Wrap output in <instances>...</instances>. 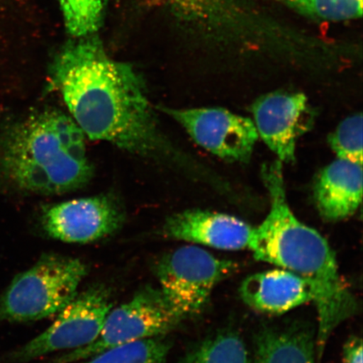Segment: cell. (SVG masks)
<instances>
[{
    "label": "cell",
    "mask_w": 363,
    "mask_h": 363,
    "mask_svg": "<svg viewBox=\"0 0 363 363\" xmlns=\"http://www.w3.org/2000/svg\"><path fill=\"white\" fill-rule=\"evenodd\" d=\"M49 83L86 138L148 160L183 162L159 126L142 77L108 56L97 36L67 43L54 58Z\"/></svg>",
    "instance_id": "6da1fadb"
},
{
    "label": "cell",
    "mask_w": 363,
    "mask_h": 363,
    "mask_svg": "<svg viewBox=\"0 0 363 363\" xmlns=\"http://www.w3.org/2000/svg\"><path fill=\"white\" fill-rule=\"evenodd\" d=\"M262 171L271 207L265 220L254 228L248 249L257 261L291 272L310 286L318 315L316 353L321 357L334 330L356 315L357 299L340 274L328 240L290 208L283 163L276 160L263 165Z\"/></svg>",
    "instance_id": "7a4b0ae2"
},
{
    "label": "cell",
    "mask_w": 363,
    "mask_h": 363,
    "mask_svg": "<svg viewBox=\"0 0 363 363\" xmlns=\"http://www.w3.org/2000/svg\"><path fill=\"white\" fill-rule=\"evenodd\" d=\"M94 177L86 136L69 115L45 108L0 121V186L13 191L60 195Z\"/></svg>",
    "instance_id": "3957f363"
},
{
    "label": "cell",
    "mask_w": 363,
    "mask_h": 363,
    "mask_svg": "<svg viewBox=\"0 0 363 363\" xmlns=\"http://www.w3.org/2000/svg\"><path fill=\"white\" fill-rule=\"evenodd\" d=\"M89 267L78 257L45 253L0 295V323H27L57 315L72 301Z\"/></svg>",
    "instance_id": "277c9868"
},
{
    "label": "cell",
    "mask_w": 363,
    "mask_h": 363,
    "mask_svg": "<svg viewBox=\"0 0 363 363\" xmlns=\"http://www.w3.org/2000/svg\"><path fill=\"white\" fill-rule=\"evenodd\" d=\"M159 289L182 320L201 313L213 290L238 269L235 262L189 245L164 252L152 263Z\"/></svg>",
    "instance_id": "5b68a950"
},
{
    "label": "cell",
    "mask_w": 363,
    "mask_h": 363,
    "mask_svg": "<svg viewBox=\"0 0 363 363\" xmlns=\"http://www.w3.org/2000/svg\"><path fill=\"white\" fill-rule=\"evenodd\" d=\"M159 288L147 285L106 316L99 337L87 347L61 354L45 363L78 362L104 351L167 335L181 322Z\"/></svg>",
    "instance_id": "8992f818"
},
{
    "label": "cell",
    "mask_w": 363,
    "mask_h": 363,
    "mask_svg": "<svg viewBox=\"0 0 363 363\" xmlns=\"http://www.w3.org/2000/svg\"><path fill=\"white\" fill-rule=\"evenodd\" d=\"M112 308L111 289L101 284L90 286L77 294L47 330L8 353L1 363H26L53 353L87 347L99 337Z\"/></svg>",
    "instance_id": "52a82bcc"
},
{
    "label": "cell",
    "mask_w": 363,
    "mask_h": 363,
    "mask_svg": "<svg viewBox=\"0 0 363 363\" xmlns=\"http://www.w3.org/2000/svg\"><path fill=\"white\" fill-rule=\"evenodd\" d=\"M157 110L178 122L199 146L225 161L248 162L259 138L251 119L223 108Z\"/></svg>",
    "instance_id": "ba28073f"
},
{
    "label": "cell",
    "mask_w": 363,
    "mask_h": 363,
    "mask_svg": "<svg viewBox=\"0 0 363 363\" xmlns=\"http://www.w3.org/2000/svg\"><path fill=\"white\" fill-rule=\"evenodd\" d=\"M125 221L124 208L111 195L45 206L40 220L49 238L72 244H88L110 237L122 228Z\"/></svg>",
    "instance_id": "9c48e42d"
},
{
    "label": "cell",
    "mask_w": 363,
    "mask_h": 363,
    "mask_svg": "<svg viewBox=\"0 0 363 363\" xmlns=\"http://www.w3.org/2000/svg\"><path fill=\"white\" fill-rule=\"evenodd\" d=\"M258 136L278 160L295 161L297 140L310 130L314 113L301 93H272L257 99L251 107Z\"/></svg>",
    "instance_id": "30bf717a"
},
{
    "label": "cell",
    "mask_w": 363,
    "mask_h": 363,
    "mask_svg": "<svg viewBox=\"0 0 363 363\" xmlns=\"http://www.w3.org/2000/svg\"><path fill=\"white\" fill-rule=\"evenodd\" d=\"M254 228L233 216L194 208L167 217L160 235L167 239L238 251L249 248Z\"/></svg>",
    "instance_id": "8fae6325"
},
{
    "label": "cell",
    "mask_w": 363,
    "mask_h": 363,
    "mask_svg": "<svg viewBox=\"0 0 363 363\" xmlns=\"http://www.w3.org/2000/svg\"><path fill=\"white\" fill-rule=\"evenodd\" d=\"M239 292L249 307L271 315L284 314L313 301L311 289L306 281L283 269L248 276L240 284Z\"/></svg>",
    "instance_id": "7c38bea8"
},
{
    "label": "cell",
    "mask_w": 363,
    "mask_h": 363,
    "mask_svg": "<svg viewBox=\"0 0 363 363\" xmlns=\"http://www.w3.org/2000/svg\"><path fill=\"white\" fill-rule=\"evenodd\" d=\"M362 165L337 158L320 172L314 188L318 211L324 220L340 221L355 214L362 199Z\"/></svg>",
    "instance_id": "4fadbf2b"
},
{
    "label": "cell",
    "mask_w": 363,
    "mask_h": 363,
    "mask_svg": "<svg viewBox=\"0 0 363 363\" xmlns=\"http://www.w3.org/2000/svg\"><path fill=\"white\" fill-rule=\"evenodd\" d=\"M316 340L301 325L263 329L257 335L252 363H315Z\"/></svg>",
    "instance_id": "5bb4252c"
},
{
    "label": "cell",
    "mask_w": 363,
    "mask_h": 363,
    "mask_svg": "<svg viewBox=\"0 0 363 363\" xmlns=\"http://www.w3.org/2000/svg\"><path fill=\"white\" fill-rule=\"evenodd\" d=\"M178 363H252L246 345L238 335L220 333L203 340Z\"/></svg>",
    "instance_id": "9a60e30c"
},
{
    "label": "cell",
    "mask_w": 363,
    "mask_h": 363,
    "mask_svg": "<svg viewBox=\"0 0 363 363\" xmlns=\"http://www.w3.org/2000/svg\"><path fill=\"white\" fill-rule=\"evenodd\" d=\"M167 335L139 340L96 354L81 363H164L171 349Z\"/></svg>",
    "instance_id": "2e32d148"
},
{
    "label": "cell",
    "mask_w": 363,
    "mask_h": 363,
    "mask_svg": "<svg viewBox=\"0 0 363 363\" xmlns=\"http://www.w3.org/2000/svg\"><path fill=\"white\" fill-rule=\"evenodd\" d=\"M67 33L72 38L96 34L110 0H57Z\"/></svg>",
    "instance_id": "e0dca14e"
},
{
    "label": "cell",
    "mask_w": 363,
    "mask_h": 363,
    "mask_svg": "<svg viewBox=\"0 0 363 363\" xmlns=\"http://www.w3.org/2000/svg\"><path fill=\"white\" fill-rule=\"evenodd\" d=\"M311 19L342 22L360 19L362 0H272Z\"/></svg>",
    "instance_id": "ac0fdd59"
},
{
    "label": "cell",
    "mask_w": 363,
    "mask_h": 363,
    "mask_svg": "<svg viewBox=\"0 0 363 363\" xmlns=\"http://www.w3.org/2000/svg\"><path fill=\"white\" fill-rule=\"evenodd\" d=\"M362 115L355 113L340 122L329 135V144L337 158L362 165Z\"/></svg>",
    "instance_id": "d6986e66"
},
{
    "label": "cell",
    "mask_w": 363,
    "mask_h": 363,
    "mask_svg": "<svg viewBox=\"0 0 363 363\" xmlns=\"http://www.w3.org/2000/svg\"><path fill=\"white\" fill-rule=\"evenodd\" d=\"M343 363H362V342L356 337L349 339L343 347Z\"/></svg>",
    "instance_id": "ffe728a7"
}]
</instances>
